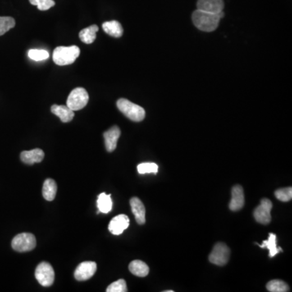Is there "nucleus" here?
Segmentation results:
<instances>
[{
    "label": "nucleus",
    "instance_id": "nucleus-1",
    "mask_svg": "<svg viewBox=\"0 0 292 292\" xmlns=\"http://www.w3.org/2000/svg\"><path fill=\"white\" fill-rule=\"evenodd\" d=\"M223 16V11L219 13H211L197 9L193 14V24L202 31L212 32L217 29L219 21Z\"/></svg>",
    "mask_w": 292,
    "mask_h": 292
},
{
    "label": "nucleus",
    "instance_id": "nucleus-2",
    "mask_svg": "<svg viewBox=\"0 0 292 292\" xmlns=\"http://www.w3.org/2000/svg\"><path fill=\"white\" fill-rule=\"evenodd\" d=\"M80 51L76 46L58 47L53 52V60L59 66H66L75 62L80 56Z\"/></svg>",
    "mask_w": 292,
    "mask_h": 292
},
{
    "label": "nucleus",
    "instance_id": "nucleus-3",
    "mask_svg": "<svg viewBox=\"0 0 292 292\" xmlns=\"http://www.w3.org/2000/svg\"><path fill=\"white\" fill-rule=\"evenodd\" d=\"M117 107L122 113L133 121L141 122L146 117V111L142 106H138L125 98L118 100Z\"/></svg>",
    "mask_w": 292,
    "mask_h": 292
},
{
    "label": "nucleus",
    "instance_id": "nucleus-4",
    "mask_svg": "<svg viewBox=\"0 0 292 292\" xmlns=\"http://www.w3.org/2000/svg\"><path fill=\"white\" fill-rule=\"evenodd\" d=\"M89 99V94L84 88H75L69 94L67 106L73 111H80L88 104Z\"/></svg>",
    "mask_w": 292,
    "mask_h": 292
},
{
    "label": "nucleus",
    "instance_id": "nucleus-5",
    "mask_svg": "<svg viewBox=\"0 0 292 292\" xmlns=\"http://www.w3.org/2000/svg\"><path fill=\"white\" fill-rule=\"evenodd\" d=\"M37 241L31 233H21L14 237L11 241V247L19 252H29L35 248Z\"/></svg>",
    "mask_w": 292,
    "mask_h": 292
},
{
    "label": "nucleus",
    "instance_id": "nucleus-6",
    "mask_svg": "<svg viewBox=\"0 0 292 292\" xmlns=\"http://www.w3.org/2000/svg\"><path fill=\"white\" fill-rule=\"evenodd\" d=\"M35 277L42 287H51L55 281L53 267L48 262H42L36 268Z\"/></svg>",
    "mask_w": 292,
    "mask_h": 292
},
{
    "label": "nucleus",
    "instance_id": "nucleus-7",
    "mask_svg": "<svg viewBox=\"0 0 292 292\" xmlns=\"http://www.w3.org/2000/svg\"><path fill=\"white\" fill-rule=\"evenodd\" d=\"M230 248L223 243H218L213 248L209 260L216 266H225L230 258Z\"/></svg>",
    "mask_w": 292,
    "mask_h": 292
},
{
    "label": "nucleus",
    "instance_id": "nucleus-8",
    "mask_svg": "<svg viewBox=\"0 0 292 292\" xmlns=\"http://www.w3.org/2000/svg\"><path fill=\"white\" fill-rule=\"evenodd\" d=\"M273 204L271 201L266 198L261 200L260 206L255 209L254 218L256 221L261 224H269L271 221V210Z\"/></svg>",
    "mask_w": 292,
    "mask_h": 292
},
{
    "label": "nucleus",
    "instance_id": "nucleus-9",
    "mask_svg": "<svg viewBox=\"0 0 292 292\" xmlns=\"http://www.w3.org/2000/svg\"><path fill=\"white\" fill-rule=\"evenodd\" d=\"M97 264L93 261H84L75 269L74 277L77 281H86L94 275Z\"/></svg>",
    "mask_w": 292,
    "mask_h": 292
},
{
    "label": "nucleus",
    "instance_id": "nucleus-10",
    "mask_svg": "<svg viewBox=\"0 0 292 292\" xmlns=\"http://www.w3.org/2000/svg\"><path fill=\"white\" fill-rule=\"evenodd\" d=\"M129 222H130V220L127 215H118L116 217L114 218L109 224V230L113 235H121L122 233L124 232V230L129 227Z\"/></svg>",
    "mask_w": 292,
    "mask_h": 292
},
{
    "label": "nucleus",
    "instance_id": "nucleus-11",
    "mask_svg": "<svg viewBox=\"0 0 292 292\" xmlns=\"http://www.w3.org/2000/svg\"><path fill=\"white\" fill-rule=\"evenodd\" d=\"M197 9L211 13H219L223 11V0H198Z\"/></svg>",
    "mask_w": 292,
    "mask_h": 292
},
{
    "label": "nucleus",
    "instance_id": "nucleus-12",
    "mask_svg": "<svg viewBox=\"0 0 292 292\" xmlns=\"http://www.w3.org/2000/svg\"><path fill=\"white\" fill-rule=\"evenodd\" d=\"M120 134L121 132H120V128L117 126H113L105 132L103 136H104L106 150L108 152H113L115 150L117 146L118 140L120 138Z\"/></svg>",
    "mask_w": 292,
    "mask_h": 292
},
{
    "label": "nucleus",
    "instance_id": "nucleus-13",
    "mask_svg": "<svg viewBox=\"0 0 292 292\" xmlns=\"http://www.w3.org/2000/svg\"><path fill=\"white\" fill-rule=\"evenodd\" d=\"M130 206L136 221L140 225L146 222V208L144 204L138 197H133L130 200Z\"/></svg>",
    "mask_w": 292,
    "mask_h": 292
},
{
    "label": "nucleus",
    "instance_id": "nucleus-14",
    "mask_svg": "<svg viewBox=\"0 0 292 292\" xmlns=\"http://www.w3.org/2000/svg\"><path fill=\"white\" fill-rule=\"evenodd\" d=\"M231 195H232V198L229 205L230 211H238L241 210L244 205L243 188L240 185H235L233 187Z\"/></svg>",
    "mask_w": 292,
    "mask_h": 292
},
{
    "label": "nucleus",
    "instance_id": "nucleus-15",
    "mask_svg": "<svg viewBox=\"0 0 292 292\" xmlns=\"http://www.w3.org/2000/svg\"><path fill=\"white\" fill-rule=\"evenodd\" d=\"M44 156V152L41 148H34L32 150L23 151L20 153V159L24 163L33 165L42 162Z\"/></svg>",
    "mask_w": 292,
    "mask_h": 292
},
{
    "label": "nucleus",
    "instance_id": "nucleus-16",
    "mask_svg": "<svg viewBox=\"0 0 292 292\" xmlns=\"http://www.w3.org/2000/svg\"><path fill=\"white\" fill-rule=\"evenodd\" d=\"M51 112L54 115H57L63 123L71 122L75 115L74 111L69 108V106L63 105H53L51 106Z\"/></svg>",
    "mask_w": 292,
    "mask_h": 292
},
{
    "label": "nucleus",
    "instance_id": "nucleus-17",
    "mask_svg": "<svg viewBox=\"0 0 292 292\" xmlns=\"http://www.w3.org/2000/svg\"><path fill=\"white\" fill-rule=\"evenodd\" d=\"M102 29L104 30L105 33H107L111 37H114V38H120L124 33V29H123L121 24L116 20H111V21H106V22L103 23Z\"/></svg>",
    "mask_w": 292,
    "mask_h": 292
},
{
    "label": "nucleus",
    "instance_id": "nucleus-18",
    "mask_svg": "<svg viewBox=\"0 0 292 292\" xmlns=\"http://www.w3.org/2000/svg\"><path fill=\"white\" fill-rule=\"evenodd\" d=\"M57 193V184L56 182L52 179H47L45 180L42 188V195L45 199L51 202L56 198Z\"/></svg>",
    "mask_w": 292,
    "mask_h": 292
},
{
    "label": "nucleus",
    "instance_id": "nucleus-19",
    "mask_svg": "<svg viewBox=\"0 0 292 292\" xmlns=\"http://www.w3.org/2000/svg\"><path fill=\"white\" fill-rule=\"evenodd\" d=\"M129 270L135 276L146 277L148 275L149 268L143 261L136 260L129 264Z\"/></svg>",
    "mask_w": 292,
    "mask_h": 292
},
{
    "label": "nucleus",
    "instance_id": "nucleus-20",
    "mask_svg": "<svg viewBox=\"0 0 292 292\" xmlns=\"http://www.w3.org/2000/svg\"><path fill=\"white\" fill-rule=\"evenodd\" d=\"M97 204L99 212L108 214L112 210V206H113L111 194H106L105 193H101L97 197Z\"/></svg>",
    "mask_w": 292,
    "mask_h": 292
},
{
    "label": "nucleus",
    "instance_id": "nucleus-21",
    "mask_svg": "<svg viewBox=\"0 0 292 292\" xmlns=\"http://www.w3.org/2000/svg\"><path fill=\"white\" fill-rule=\"evenodd\" d=\"M97 31H98V27L96 24H93L88 28L82 29L79 33V38L84 43L91 44L95 41L96 37H97L96 33Z\"/></svg>",
    "mask_w": 292,
    "mask_h": 292
},
{
    "label": "nucleus",
    "instance_id": "nucleus-22",
    "mask_svg": "<svg viewBox=\"0 0 292 292\" xmlns=\"http://www.w3.org/2000/svg\"><path fill=\"white\" fill-rule=\"evenodd\" d=\"M259 247L262 248H267L270 251V257H275V255L283 251L281 248L277 247V236L274 233H270L269 239L263 241L261 245L259 244Z\"/></svg>",
    "mask_w": 292,
    "mask_h": 292
},
{
    "label": "nucleus",
    "instance_id": "nucleus-23",
    "mask_svg": "<svg viewBox=\"0 0 292 292\" xmlns=\"http://www.w3.org/2000/svg\"><path fill=\"white\" fill-rule=\"evenodd\" d=\"M267 290L270 292H289V287L285 282L282 280H272L269 282L266 285Z\"/></svg>",
    "mask_w": 292,
    "mask_h": 292
},
{
    "label": "nucleus",
    "instance_id": "nucleus-24",
    "mask_svg": "<svg viewBox=\"0 0 292 292\" xmlns=\"http://www.w3.org/2000/svg\"><path fill=\"white\" fill-rule=\"evenodd\" d=\"M16 25V21L10 16H0V36L3 35Z\"/></svg>",
    "mask_w": 292,
    "mask_h": 292
},
{
    "label": "nucleus",
    "instance_id": "nucleus-25",
    "mask_svg": "<svg viewBox=\"0 0 292 292\" xmlns=\"http://www.w3.org/2000/svg\"><path fill=\"white\" fill-rule=\"evenodd\" d=\"M138 172L140 174H148V173H153L157 174L158 170V166L157 164L153 162H144V163L139 164L138 166Z\"/></svg>",
    "mask_w": 292,
    "mask_h": 292
},
{
    "label": "nucleus",
    "instance_id": "nucleus-26",
    "mask_svg": "<svg viewBox=\"0 0 292 292\" xmlns=\"http://www.w3.org/2000/svg\"><path fill=\"white\" fill-rule=\"evenodd\" d=\"M275 197L277 199L283 202H288L292 199V188H280L275 191Z\"/></svg>",
    "mask_w": 292,
    "mask_h": 292
},
{
    "label": "nucleus",
    "instance_id": "nucleus-27",
    "mask_svg": "<svg viewBox=\"0 0 292 292\" xmlns=\"http://www.w3.org/2000/svg\"><path fill=\"white\" fill-rule=\"evenodd\" d=\"M28 56L34 61H42V60H47L50 55H49L48 51H45V50L33 49V50H29L28 52Z\"/></svg>",
    "mask_w": 292,
    "mask_h": 292
},
{
    "label": "nucleus",
    "instance_id": "nucleus-28",
    "mask_svg": "<svg viewBox=\"0 0 292 292\" xmlns=\"http://www.w3.org/2000/svg\"><path fill=\"white\" fill-rule=\"evenodd\" d=\"M107 292H126L127 289L126 282L124 279H119L117 281L114 282L111 285L108 286L106 289Z\"/></svg>",
    "mask_w": 292,
    "mask_h": 292
},
{
    "label": "nucleus",
    "instance_id": "nucleus-29",
    "mask_svg": "<svg viewBox=\"0 0 292 292\" xmlns=\"http://www.w3.org/2000/svg\"><path fill=\"white\" fill-rule=\"evenodd\" d=\"M32 5L37 6L40 11H47L56 4L54 0H29Z\"/></svg>",
    "mask_w": 292,
    "mask_h": 292
}]
</instances>
